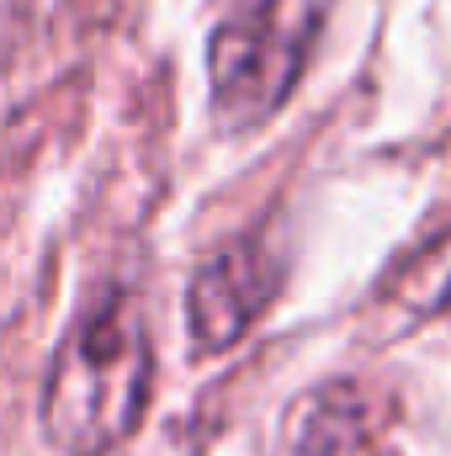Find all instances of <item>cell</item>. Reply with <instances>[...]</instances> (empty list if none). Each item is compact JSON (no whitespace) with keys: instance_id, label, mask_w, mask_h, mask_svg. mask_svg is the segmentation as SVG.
Here are the masks:
<instances>
[{"instance_id":"cell-4","label":"cell","mask_w":451,"mask_h":456,"mask_svg":"<svg viewBox=\"0 0 451 456\" xmlns=\"http://www.w3.org/2000/svg\"><path fill=\"white\" fill-rule=\"evenodd\" d=\"M382 292H388V303H398V308L414 314V319L451 314V224L441 228L436 239H425V244L393 271V281H388Z\"/></svg>"},{"instance_id":"cell-1","label":"cell","mask_w":451,"mask_h":456,"mask_svg":"<svg viewBox=\"0 0 451 456\" xmlns=\"http://www.w3.org/2000/svg\"><path fill=\"white\" fill-rule=\"evenodd\" d=\"M154 345L133 292H107L91 314L64 335L48 387H43V430L64 456H107L122 446L149 403Z\"/></svg>"},{"instance_id":"cell-2","label":"cell","mask_w":451,"mask_h":456,"mask_svg":"<svg viewBox=\"0 0 451 456\" xmlns=\"http://www.w3.org/2000/svg\"><path fill=\"white\" fill-rule=\"evenodd\" d=\"M324 0H255L228 16L208 43L213 112L228 127H260L276 112L319 37Z\"/></svg>"},{"instance_id":"cell-3","label":"cell","mask_w":451,"mask_h":456,"mask_svg":"<svg viewBox=\"0 0 451 456\" xmlns=\"http://www.w3.org/2000/svg\"><path fill=\"white\" fill-rule=\"evenodd\" d=\"M282 287V260L255 239H234L218 255H208L186 287V330L202 355H218L244 340V330L271 308Z\"/></svg>"}]
</instances>
